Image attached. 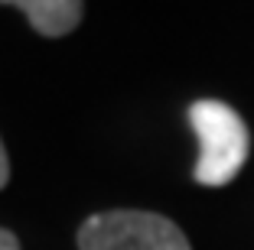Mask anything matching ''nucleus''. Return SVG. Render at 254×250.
Instances as JSON below:
<instances>
[{
  "label": "nucleus",
  "instance_id": "f257e3e1",
  "mask_svg": "<svg viewBox=\"0 0 254 250\" xmlns=\"http://www.w3.org/2000/svg\"><path fill=\"white\" fill-rule=\"evenodd\" d=\"M189 124L199 137V159H195V182L199 185H228L241 172L251 150L245 120L238 110L222 101H195L189 107Z\"/></svg>",
  "mask_w": 254,
  "mask_h": 250
},
{
  "label": "nucleus",
  "instance_id": "f03ea898",
  "mask_svg": "<svg viewBox=\"0 0 254 250\" xmlns=\"http://www.w3.org/2000/svg\"><path fill=\"white\" fill-rule=\"evenodd\" d=\"M78 250H189V241L163 214L105 211L78 228Z\"/></svg>",
  "mask_w": 254,
  "mask_h": 250
},
{
  "label": "nucleus",
  "instance_id": "7ed1b4c3",
  "mask_svg": "<svg viewBox=\"0 0 254 250\" xmlns=\"http://www.w3.org/2000/svg\"><path fill=\"white\" fill-rule=\"evenodd\" d=\"M10 7H20L33 30L43 36H65L82 20V0H0Z\"/></svg>",
  "mask_w": 254,
  "mask_h": 250
},
{
  "label": "nucleus",
  "instance_id": "20e7f679",
  "mask_svg": "<svg viewBox=\"0 0 254 250\" xmlns=\"http://www.w3.org/2000/svg\"><path fill=\"white\" fill-rule=\"evenodd\" d=\"M10 179V159H7V150H3V140H0V189L7 185Z\"/></svg>",
  "mask_w": 254,
  "mask_h": 250
},
{
  "label": "nucleus",
  "instance_id": "39448f33",
  "mask_svg": "<svg viewBox=\"0 0 254 250\" xmlns=\"http://www.w3.org/2000/svg\"><path fill=\"white\" fill-rule=\"evenodd\" d=\"M0 250H20V241H16L10 231H3V228H0Z\"/></svg>",
  "mask_w": 254,
  "mask_h": 250
}]
</instances>
